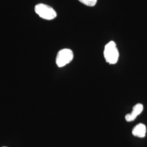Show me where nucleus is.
Segmentation results:
<instances>
[{
    "mask_svg": "<svg viewBox=\"0 0 147 147\" xmlns=\"http://www.w3.org/2000/svg\"><path fill=\"white\" fill-rule=\"evenodd\" d=\"M143 110V106L141 104H137L135 105L133 107L131 113L127 114L125 118V120L128 122H131L134 121L137 117L140 115Z\"/></svg>",
    "mask_w": 147,
    "mask_h": 147,
    "instance_id": "nucleus-4",
    "label": "nucleus"
},
{
    "mask_svg": "<svg viewBox=\"0 0 147 147\" xmlns=\"http://www.w3.org/2000/svg\"><path fill=\"white\" fill-rule=\"evenodd\" d=\"M106 61L110 64H116L119 58V52L115 42L111 41L107 44L104 51Z\"/></svg>",
    "mask_w": 147,
    "mask_h": 147,
    "instance_id": "nucleus-1",
    "label": "nucleus"
},
{
    "mask_svg": "<svg viewBox=\"0 0 147 147\" xmlns=\"http://www.w3.org/2000/svg\"><path fill=\"white\" fill-rule=\"evenodd\" d=\"M74 58L73 51L69 49H64L58 52L56 62L58 67H63L70 63Z\"/></svg>",
    "mask_w": 147,
    "mask_h": 147,
    "instance_id": "nucleus-3",
    "label": "nucleus"
},
{
    "mask_svg": "<svg viewBox=\"0 0 147 147\" xmlns=\"http://www.w3.org/2000/svg\"><path fill=\"white\" fill-rule=\"evenodd\" d=\"M35 11L40 18L48 20H53L57 16L56 12L52 7L42 3L36 5Z\"/></svg>",
    "mask_w": 147,
    "mask_h": 147,
    "instance_id": "nucleus-2",
    "label": "nucleus"
},
{
    "mask_svg": "<svg viewBox=\"0 0 147 147\" xmlns=\"http://www.w3.org/2000/svg\"><path fill=\"white\" fill-rule=\"evenodd\" d=\"M79 1L82 3L89 7L94 6L97 2V0H79Z\"/></svg>",
    "mask_w": 147,
    "mask_h": 147,
    "instance_id": "nucleus-6",
    "label": "nucleus"
},
{
    "mask_svg": "<svg viewBox=\"0 0 147 147\" xmlns=\"http://www.w3.org/2000/svg\"><path fill=\"white\" fill-rule=\"evenodd\" d=\"M146 126L142 123L138 124L134 127L132 130V135L135 136L143 138L144 137L146 134Z\"/></svg>",
    "mask_w": 147,
    "mask_h": 147,
    "instance_id": "nucleus-5",
    "label": "nucleus"
},
{
    "mask_svg": "<svg viewBox=\"0 0 147 147\" xmlns=\"http://www.w3.org/2000/svg\"></svg>",
    "mask_w": 147,
    "mask_h": 147,
    "instance_id": "nucleus-7",
    "label": "nucleus"
}]
</instances>
